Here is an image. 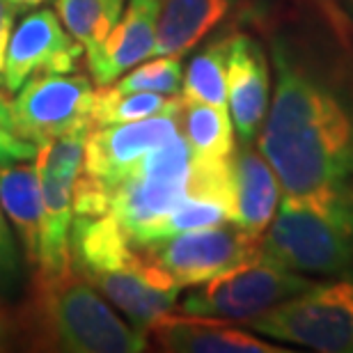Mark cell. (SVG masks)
Wrapping results in <instances>:
<instances>
[{
    "label": "cell",
    "instance_id": "5",
    "mask_svg": "<svg viewBox=\"0 0 353 353\" xmlns=\"http://www.w3.org/2000/svg\"><path fill=\"white\" fill-rule=\"evenodd\" d=\"M90 133H72L37 147L41 230L37 255V282L67 278L72 266V225H74V183L83 170L85 140Z\"/></svg>",
    "mask_w": 353,
    "mask_h": 353
},
{
    "label": "cell",
    "instance_id": "9",
    "mask_svg": "<svg viewBox=\"0 0 353 353\" xmlns=\"http://www.w3.org/2000/svg\"><path fill=\"white\" fill-rule=\"evenodd\" d=\"M94 88L88 76L39 74L28 79L10 101L19 136L32 145L92 131Z\"/></svg>",
    "mask_w": 353,
    "mask_h": 353
},
{
    "label": "cell",
    "instance_id": "30",
    "mask_svg": "<svg viewBox=\"0 0 353 353\" xmlns=\"http://www.w3.org/2000/svg\"><path fill=\"white\" fill-rule=\"evenodd\" d=\"M7 330H10V323H7V319H5V314H3V312H0V347H3L5 337H7Z\"/></svg>",
    "mask_w": 353,
    "mask_h": 353
},
{
    "label": "cell",
    "instance_id": "3",
    "mask_svg": "<svg viewBox=\"0 0 353 353\" xmlns=\"http://www.w3.org/2000/svg\"><path fill=\"white\" fill-rule=\"evenodd\" d=\"M259 255L303 275L340 278L353 271V209L321 211L282 200Z\"/></svg>",
    "mask_w": 353,
    "mask_h": 353
},
{
    "label": "cell",
    "instance_id": "7",
    "mask_svg": "<svg viewBox=\"0 0 353 353\" xmlns=\"http://www.w3.org/2000/svg\"><path fill=\"white\" fill-rule=\"evenodd\" d=\"M316 280L268 262L262 255L239 264L202 285L181 301L183 314L216 316L230 321H248L282 301L305 292Z\"/></svg>",
    "mask_w": 353,
    "mask_h": 353
},
{
    "label": "cell",
    "instance_id": "29",
    "mask_svg": "<svg viewBox=\"0 0 353 353\" xmlns=\"http://www.w3.org/2000/svg\"><path fill=\"white\" fill-rule=\"evenodd\" d=\"M10 3H14L17 7H21V10H32V7H37L41 3H46V0H10Z\"/></svg>",
    "mask_w": 353,
    "mask_h": 353
},
{
    "label": "cell",
    "instance_id": "20",
    "mask_svg": "<svg viewBox=\"0 0 353 353\" xmlns=\"http://www.w3.org/2000/svg\"><path fill=\"white\" fill-rule=\"evenodd\" d=\"M179 94H157V92H115L112 88H99L92 101V129L108 124L136 122L154 115H179Z\"/></svg>",
    "mask_w": 353,
    "mask_h": 353
},
{
    "label": "cell",
    "instance_id": "6",
    "mask_svg": "<svg viewBox=\"0 0 353 353\" xmlns=\"http://www.w3.org/2000/svg\"><path fill=\"white\" fill-rule=\"evenodd\" d=\"M193 152L181 133L154 147L112 188L108 214L138 243L152 225L170 214L188 193Z\"/></svg>",
    "mask_w": 353,
    "mask_h": 353
},
{
    "label": "cell",
    "instance_id": "1",
    "mask_svg": "<svg viewBox=\"0 0 353 353\" xmlns=\"http://www.w3.org/2000/svg\"><path fill=\"white\" fill-rule=\"evenodd\" d=\"M353 28L340 7L271 37L275 92L259 152L282 200L321 211L353 209Z\"/></svg>",
    "mask_w": 353,
    "mask_h": 353
},
{
    "label": "cell",
    "instance_id": "23",
    "mask_svg": "<svg viewBox=\"0 0 353 353\" xmlns=\"http://www.w3.org/2000/svg\"><path fill=\"white\" fill-rule=\"evenodd\" d=\"M225 223H232V209L228 204L209 193L188 190L186 197L176 204L170 214H168L163 221H159L157 225H152V228L140 236V241L133 245L159 241V239L181 234V232L216 228V225H225Z\"/></svg>",
    "mask_w": 353,
    "mask_h": 353
},
{
    "label": "cell",
    "instance_id": "2",
    "mask_svg": "<svg viewBox=\"0 0 353 353\" xmlns=\"http://www.w3.org/2000/svg\"><path fill=\"white\" fill-rule=\"evenodd\" d=\"M37 342L72 353H138L147 349V335L119 319L101 292L72 271L55 282H37L32 305Z\"/></svg>",
    "mask_w": 353,
    "mask_h": 353
},
{
    "label": "cell",
    "instance_id": "24",
    "mask_svg": "<svg viewBox=\"0 0 353 353\" xmlns=\"http://www.w3.org/2000/svg\"><path fill=\"white\" fill-rule=\"evenodd\" d=\"M183 83L179 55H159L157 60L136 65L133 72L122 76L115 85H108L115 92H157V94H179Z\"/></svg>",
    "mask_w": 353,
    "mask_h": 353
},
{
    "label": "cell",
    "instance_id": "13",
    "mask_svg": "<svg viewBox=\"0 0 353 353\" xmlns=\"http://www.w3.org/2000/svg\"><path fill=\"white\" fill-rule=\"evenodd\" d=\"M271 103V67L262 44L245 32L230 34L228 108L241 143H252Z\"/></svg>",
    "mask_w": 353,
    "mask_h": 353
},
{
    "label": "cell",
    "instance_id": "10",
    "mask_svg": "<svg viewBox=\"0 0 353 353\" xmlns=\"http://www.w3.org/2000/svg\"><path fill=\"white\" fill-rule=\"evenodd\" d=\"M179 133V115H154L136 122L92 129L85 140L81 174L97 181L112 197L117 181L143 161L154 147Z\"/></svg>",
    "mask_w": 353,
    "mask_h": 353
},
{
    "label": "cell",
    "instance_id": "11",
    "mask_svg": "<svg viewBox=\"0 0 353 353\" xmlns=\"http://www.w3.org/2000/svg\"><path fill=\"white\" fill-rule=\"evenodd\" d=\"M83 55V46L65 30L58 14L37 10L12 30L7 46L3 88L17 92L28 79L39 74L74 72Z\"/></svg>",
    "mask_w": 353,
    "mask_h": 353
},
{
    "label": "cell",
    "instance_id": "26",
    "mask_svg": "<svg viewBox=\"0 0 353 353\" xmlns=\"http://www.w3.org/2000/svg\"><path fill=\"white\" fill-rule=\"evenodd\" d=\"M21 278V264L17 241L12 236V230L7 225V216L0 207V294H12L14 287L19 285Z\"/></svg>",
    "mask_w": 353,
    "mask_h": 353
},
{
    "label": "cell",
    "instance_id": "8",
    "mask_svg": "<svg viewBox=\"0 0 353 353\" xmlns=\"http://www.w3.org/2000/svg\"><path fill=\"white\" fill-rule=\"evenodd\" d=\"M259 243L262 236L248 234L236 223H225L207 230L181 232L136 248L147 262L183 289L202 285L230 268L257 259Z\"/></svg>",
    "mask_w": 353,
    "mask_h": 353
},
{
    "label": "cell",
    "instance_id": "25",
    "mask_svg": "<svg viewBox=\"0 0 353 353\" xmlns=\"http://www.w3.org/2000/svg\"><path fill=\"white\" fill-rule=\"evenodd\" d=\"M34 157H37V145L19 136L12 119L10 101L0 97V168L19 163V161H30Z\"/></svg>",
    "mask_w": 353,
    "mask_h": 353
},
{
    "label": "cell",
    "instance_id": "12",
    "mask_svg": "<svg viewBox=\"0 0 353 353\" xmlns=\"http://www.w3.org/2000/svg\"><path fill=\"white\" fill-rule=\"evenodd\" d=\"M81 278H85L92 287H97L140 330H147L157 319L172 312L181 292L163 271L147 262L140 255V250L131 262L115 268L92 271L88 275H81Z\"/></svg>",
    "mask_w": 353,
    "mask_h": 353
},
{
    "label": "cell",
    "instance_id": "27",
    "mask_svg": "<svg viewBox=\"0 0 353 353\" xmlns=\"http://www.w3.org/2000/svg\"><path fill=\"white\" fill-rule=\"evenodd\" d=\"M23 12L10 0H0V88H3V72H5V58H7V46H10L12 30H14V19L17 14Z\"/></svg>",
    "mask_w": 353,
    "mask_h": 353
},
{
    "label": "cell",
    "instance_id": "14",
    "mask_svg": "<svg viewBox=\"0 0 353 353\" xmlns=\"http://www.w3.org/2000/svg\"><path fill=\"white\" fill-rule=\"evenodd\" d=\"M159 12L161 0H129L103 44L88 55L90 74L97 88H108L112 81L154 55Z\"/></svg>",
    "mask_w": 353,
    "mask_h": 353
},
{
    "label": "cell",
    "instance_id": "21",
    "mask_svg": "<svg viewBox=\"0 0 353 353\" xmlns=\"http://www.w3.org/2000/svg\"><path fill=\"white\" fill-rule=\"evenodd\" d=\"M124 3L126 0H55V12L65 30L90 55L115 28L124 12Z\"/></svg>",
    "mask_w": 353,
    "mask_h": 353
},
{
    "label": "cell",
    "instance_id": "4",
    "mask_svg": "<svg viewBox=\"0 0 353 353\" xmlns=\"http://www.w3.org/2000/svg\"><path fill=\"white\" fill-rule=\"evenodd\" d=\"M245 326L314 351L353 353V275L314 282L305 292L252 316Z\"/></svg>",
    "mask_w": 353,
    "mask_h": 353
},
{
    "label": "cell",
    "instance_id": "17",
    "mask_svg": "<svg viewBox=\"0 0 353 353\" xmlns=\"http://www.w3.org/2000/svg\"><path fill=\"white\" fill-rule=\"evenodd\" d=\"M236 0H161L154 55H186L214 32Z\"/></svg>",
    "mask_w": 353,
    "mask_h": 353
},
{
    "label": "cell",
    "instance_id": "15",
    "mask_svg": "<svg viewBox=\"0 0 353 353\" xmlns=\"http://www.w3.org/2000/svg\"><path fill=\"white\" fill-rule=\"evenodd\" d=\"M163 351L176 353H287L248 330L236 328L230 319L168 312L147 328Z\"/></svg>",
    "mask_w": 353,
    "mask_h": 353
},
{
    "label": "cell",
    "instance_id": "28",
    "mask_svg": "<svg viewBox=\"0 0 353 353\" xmlns=\"http://www.w3.org/2000/svg\"><path fill=\"white\" fill-rule=\"evenodd\" d=\"M337 5H340V10L344 12V17L349 19V23L353 28V0H335Z\"/></svg>",
    "mask_w": 353,
    "mask_h": 353
},
{
    "label": "cell",
    "instance_id": "19",
    "mask_svg": "<svg viewBox=\"0 0 353 353\" xmlns=\"http://www.w3.org/2000/svg\"><path fill=\"white\" fill-rule=\"evenodd\" d=\"M179 117L183 126V138H186L190 152H193V159H202V161L232 159L236 145H234V124H232L228 108L202 103V101H183Z\"/></svg>",
    "mask_w": 353,
    "mask_h": 353
},
{
    "label": "cell",
    "instance_id": "18",
    "mask_svg": "<svg viewBox=\"0 0 353 353\" xmlns=\"http://www.w3.org/2000/svg\"><path fill=\"white\" fill-rule=\"evenodd\" d=\"M0 207L17 228L26 259L32 266L39 255L41 230V190L34 165H3L0 168Z\"/></svg>",
    "mask_w": 353,
    "mask_h": 353
},
{
    "label": "cell",
    "instance_id": "16",
    "mask_svg": "<svg viewBox=\"0 0 353 353\" xmlns=\"http://www.w3.org/2000/svg\"><path fill=\"white\" fill-rule=\"evenodd\" d=\"M232 186H234V214L232 223L248 234L262 236L278 211L282 188L278 174L268 165L262 152L241 143L232 157Z\"/></svg>",
    "mask_w": 353,
    "mask_h": 353
},
{
    "label": "cell",
    "instance_id": "22",
    "mask_svg": "<svg viewBox=\"0 0 353 353\" xmlns=\"http://www.w3.org/2000/svg\"><path fill=\"white\" fill-rule=\"evenodd\" d=\"M228 48L230 34L218 37L193 55L181 83L183 101H202L228 108Z\"/></svg>",
    "mask_w": 353,
    "mask_h": 353
}]
</instances>
